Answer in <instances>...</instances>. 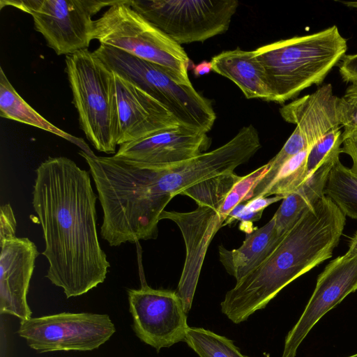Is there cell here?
Returning a JSON list of instances; mask_svg holds the SVG:
<instances>
[{
	"label": "cell",
	"instance_id": "cell-1",
	"mask_svg": "<svg viewBox=\"0 0 357 357\" xmlns=\"http://www.w3.org/2000/svg\"><path fill=\"white\" fill-rule=\"evenodd\" d=\"M97 197L89 174L66 157H50L36 170L32 204L41 225L46 278L67 298L102 283L110 266L96 229Z\"/></svg>",
	"mask_w": 357,
	"mask_h": 357
},
{
	"label": "cell",
	"instance_id": "cell-19",
	"mask_svg": "<svg viewBox=\"0 0 357 357\" xmlns=\"http://www.w3.org/2000/svg\"><path fill=\"white\" fill-rule=\"evenodd\" d=\"M0 116L63 137L86 153L93 152L82 138L71 135L55 126L30 106L11 84L2 67L0 68Z\"/></svg>",
	"mask_w": 357,
	"mask_h": 357
},
{
	"label": "cell",
	"instance_id": "cell-6",
	"mask_svg": "<svg viewBox=\"0 0 357 357\" xmlns=\"http://www.w3.org/2000/svg\"><path fill=\"white\" fill-rule=\"evenodd\" d=\"M93 52L111 71L161 103L181 126L205 133L212 128V103L192 85L181 84L160 66L112 47L100 44Z\"/></svg>",
	"mask_w": 357,
	"mask_h": 357
},
{
	"label": "cell",
	"instance_id": "cell-23",
	"mask_svg": "<svg viewBox=\"0 0 357 357\" xmlns=\"http://www.w3.org/2000/svg\"><path fill=\"white\" fill-rule=\"evenodd\" d=\"M342 128L331 130L310 149L307 157V173L311 176L324 159L335 149L340 148L342 140Z\"/></svg>",
	"mask_w": 357,
	"mask_h": 357
},
{
	"label": "cell",
	"instance_id": "cell-8",
	"mask_svg": "<svg viewBox=\"0 0 357 357\" xmlns=\"http://www.w3.org/2000/svg\"><path fill=\"white\" fill-rule=\"evenodd\" d=\"M129 5L179 45L204 42L227 31L236 0H129Z\"/></svg>",
	"mask_w": 357,
	"mask_h": 357
},
{
	"label": "cell",
	"instance_id": "cell-2",
	"mask_svg": "<svg viewBox=\"0 0 357 357\" xmlns=\"http://www.w3.org/2000/svg\"><path fill=\"white\" fill-rule=\"evenodd\" d=\"M268 169L266 163L245 176L225 173L202 181L181 195L193 199L197 208L189 212L163 211L159 220L169 219L178 227L185 245V259L177 294L188 313L192 304L202 265L209 245L225 225L234 208L245 202L251 190Z\"/></svg>",
	"mask_w": 357,
	"mask_h": 357
},
{
	"label": "cell",
	"instance_id": "cell-5",
	"mask_svg": "<svg viewBox=\"0 0 357 357\" xmlns=\"http://www.w3.org/2000/svg\"><path fill=\"white\" fill-rule=\"evenodd\" d=\"M93 38L160 66L181 84L192 85L183 48L134 10L129 0H117L94 20Z\"/></svg>",
	"mask_w": 357,
	"mask_h": 357
},
{
	"label": "cell",
	"instance_id": "cell-12",
	"mask_svg": "<svg viewBox=\"0 0 357 357\" xmlns=\"http://www.w3.org/2000/svg\"><path fill=\"white\" fill-rule=\"evenodd\" d=\"M110 89L116 145L181 125L161 103L112 71Z\"/></svg>",
	"mask_w": 357,
	"mask_h": 357
},
{
	"label": "cell",
	"instance_id": "cell-16",
	"mask_svg": "<svg viewBox=\"0 0 357 357\" xmlns=\"http://www.w3.org/2000/svg\"><path fill=\"white\" fill-rule=\"evenodd\" d=\"M283 236L278 233L272 217L266 225L249 233L238 248L228 250L220 245V261L238 282L262 264Z\"/></svg>",
	"mask_w": 357,
	"mask_h": 357
},
{
	"label": "cell",
	"instance_id": "cell-3",
	"mask_svg": "<svg viewBox=\"0 0 357 357\" xmlns=\"http://www.w3.org/2000/svg\"><path fill=\"white\" fill-rule=\"evenodd\" d=\"M347 42L336 25L255 50L263 68L271 102L284 103L319 85L346 55Z\"/></svg>",
	"mask_w": 357,
	"mask_h": 357
},
{
	"label": "cell",
	"instance_id": "cell-29",
	"mask_svg": "<svg viewBox=\"0 0 357 357\" xmlns=\"http://www.w3.org/2000/svg\"><path fill=\"white\" fill-rule=\"evenodd\" d=\"M211 70H212L211 62L206 61H203L193 68V73L197 77L208 74Z\"/></svg>",
	"mask_w": 357,
	"mask_h": 357
},
{
	"label": "cell",
	"instance_id": "cell-21",
	"mask_svg": "<svg viewBox=\"0 0 357 357\" xmlns=\"http://www.w3.org/2000/svg\"><path fill=\"white\" fill-rule=\"evenodd\" d=\"M184 341L199 357H248L232 340L203 328L189 327Z\"/></svg>",
	"mask_w": 357,
	"mask_h": 357
},
{
	"label": "cell",
	"instance_id": "cell-14",
	"mask_svg": "<svg viewBox=\"0 0 357 357\" xmlns=\"http://www.w3.org/2000/svg\"><path fill=\"white\" fill-rule=\"evenodd\" d=\"M207 133L181 125L119 146L116 158L146 166L164 167L199 155L208 149Z\"/></svg>",
	"mask_w": 357,
	"mask_h": 357
},
{
	"label": "cell",
	"instance_id": "cell-18",
	"mask_svg": "<svg viewBox=\"0 0 357 357\" xmlns=\"http://www.w3.org/2000/svg\"><path fill=\"white\" fill-rule=\"evenodd\" d=\"M340 149L331 152L298 190L282 199L273 216L275 227L281 236L296 224L306 209L325 196L328 175L335 162L340 158Z\"/></svg>",
	"mask_w": 357,
	"mask_h": 357
},
{
	"label": "cell",
	"instance_id": "cell-15",
	"mask_svg": "<svg viewBox=\"0 0 357 357\" xmlns=\"http://www.w3.org/2000/svg\"><path fill=\"white\" fill-rule=\"evenodd\" d=\"M0 247V313L20 321L30 319L27 294L39 255L37 248L25 237L6 240Z\"/></svg>",
	"mask_w": 357,
	"mask_h": 357
},
{
	"label": "cell",
	"instance_id": "cell-11",
	"mask_svg": "<svg viewBox=\"0 0 357 357\" xmlns=\"http://www.w3.org/2000/svg\"><path fill=\"white\" fill-rule=\"evenodd\" d=\"M128 297L132 328L141 341L158 352L185 340L187 313L176 291L144 284L129 289Z\"/></svg>",
	"mask_w": 357,
	"mask_h": 357
},
{
	"label": "cell",
	"instance_id": "cell-4",
	"mask_svg": "<svg viewBox=\"0 0 357 357\" xmlns=\"http://www.w3.org/2000/svg\"><path fill=\"white\" fill-rule=\"evenodd\" d=\"M314 265L309 242L295 232H287L269 257L226 293L222 312L234 324L245 321Z\"/></svg>",
	"mask_w": 357,
	"mask_h": 357
},
{
	"label": "cell",
	"instance_id": "cell-13",
	"mask_svg": "<svg viewBox=\"0 0 357 357\" xmlns=\"http://www.w3.org/2000/svg\"><path fill=\"white\" fill-rule=\"evenodd\" d=\"M357 290V255L347 252L330 261L319 275L303 313L287 333L282 357H296L303 341L317 322Z\"/></svg>",
	"mask_w": 357,
	"mask_h": 357
},
{
	"label": "cell",
	"instance_id": "cell-22",
	"mask_svg": "<svg viewBox=\"0 0 357 357\" xmlns=\"http://www.w3.org/2000/svg\"><path fill=\"white\" fill-rule=\"evenodd\" d=\"M310 149L298 153L284 165L264 197L275 195L284 198L298 190L309 178L307 164Z\"/></svg>",
	"mask_w": 357,
	"mask_h": 357
},
{
	"label": "cell",
	"instance_id": "cell-32",
	"mask_svg": "<svg viewBox=\"0 0 357 357\" xmlns=\"http://www.w3.org/2000/svg\"><path fill=\"white\" fill-rule=\"evenodd\" d=\"M347 357H357V353L355 354L351 355L349 356H347Z\"/></svg>",
	"mask_w": 357,
	"mask_h": 357
},
{
	"label": "cell",
	"instance_id": "cell-27",
	"mask_svg": "<svg viewBox=\"0 0 357 357\" xmlns=\"http://www.w3.org/2000/svg\"><path fill=\"white\" fill-rule=\"evenodd\" d=\"M340 152L351 158L352 166L350 169L357 176V130L342 140Z\"/></svg>",
	"mask_w": 357,
	"mask_h": 357
},
{
	"label": "cell",
	"instance_id": "cell-25",
	"mask_svg": "<svg viewBox=\"0 0 357 357\" xmlns=\"http://www.w3.org/2000/svg\"><path fill=\"white\" fill-rule=\"evenodd\" d=\"M16 219L11 206L5 204L0 207V243L16 237Z\"/></svg>",
	"mask_w": 357,
	"mask_h": 357
},
{
	"label": "cell",
	"instance_id": "cell-24",
	"mask_svg": "<svg viewBox=\"0 0 357 357\" xmlns=\"http://www.w3.org/2000/svg\"><path fill=\"white\" fill-rule=\"evenodd\" d=\"M340 100L343 140L357 130V82L350 84Z\"/></svg>",
	"mask_w": 357,
	"mask_h": 357
},
{
	"label": "cell",
	"instance_id": "cell-28",
	"mask_svg": "<svg viewBox=\"0 0 357 357\" xmlns=\"http://www.w3.org/2000/svg\"><path fill=\"white\" fill-rule=\"evenodd\" d=\"M283 197L280 196H275L271 198H266V197H259L255 199L247 202L245 203V205L242 210V211L238 214L237 216V218L243 214L248 213H258V212H263L264 209L266 208L270 204H272L275 202H277L281 199H282ZM236 218V220H237Z\"/></svg>",
	"mask_w": 357,
	"mask_h": 357
},
{
	"label": "cell",
	"instance_id": "cell-26",
	"mask_svg": "<svg viewBox=\"0 0 357 357\" xmlns=\"http://www.w3.org/2000/svg\"><path fill=\"white\" fill-rule=\"evenodd\" d=\"M342 79L347 83L357 82V53L346 54L339 65Z\"/></svg>",
	"mask_w": 357,
	"mask_h": 357
},
{
	"label": "cell",
	"instance_id": "cell-7",
	"mask_svg": "<svg viewBox=\"0 0 357 357\" xmlns=\"http://www.w3.org/2000/svg\"><path fill=\"white\" fill-rule=\"evenodd\" d=\"M66 72L79 123L86 139L98 151L114 153L111 70L93 52L79 51L66 56Z\"/></svg>",
	"mask_w": 357,
	"mask_h": 357
},
{
	"label": "cell",
	"instance_id": "cell-20",
	"mask_svg": "<svg viewBox=\"0 0 357 357\" xmlns=\"http://www.w3.org/2000/svg\"><path fill=\"white\" fill-rule=\"evenodd\" d=\"M324 194L346 216L357 220V176L340 158L330 171Z\"/></svg>",
	"mask_w": 357,
	"mask_h": 357
},
{
	"label": "cell",
	"instance_id": "cell-9",
	"mask_svg": "<svg viewBox=\"0 0 357 357\" xmlns=\"http://www.w3.org/2000/svg\"><path fill=\"white\" fill-rule=\"evenodd\" d=\"M117 0H1L4 6L30 14L35 29L56 54L66 56L87 50L93 38L92 17Z\"/></svg>",
	"mask_w": 357,
	"mask_h": 357
},
{
	"label": "cell",
	"instance_id": "cell-31",
	"mask_svg": "<svg viewBox=\"0 0 357 357\" xmlns=\"http://www.w3.org/2000/svg\"><path fill=\"white\" fill-rule=\"evenodd\" d=\"M347 7L357 8V1H340Z\"/></svg>",
	"mask_w": 357,
	"mask_h": 357
},
{
	"label": "cell",
	"instance_id": "cell-30",
	"mask_svg": "<svg viewBox=\"0 0 357 357\" xmlns=\"http://www.w3.org/2000/svg\"><path fill=\"white\" fill-rule=\"evenodd\" d=\"M348 252L357 255V231L351 238L349 243Z\"/></svg>",
	"mask_w": 357,
	"mask_h": 357
},
{
	"label": "cell",
	"instance_id": "cell-10",
	"mask_svg": "<svg viewBox=\"0 0 357 357\" xmlns=\"http://www.w3.org/2000/svg\"><path fill=\"white\" fill-rule=\"evenodd\" d=\"M116 328L106 314L60 312L20 321L17 334L38 353L89 351L113 335Z\"/></svg>",
	"mask_w": 357,
	"mask_h": 357
},
{
	"label": "cell",
	"instance_id": "cell-17",
	"mask_svg": "<svg viewBox=\"0 0 357 357\" xmlns=\"http://www.w3.org/2000/svg\"><path fill=\"white\" fill-rule=\"evenodd\" d=\"M211 62L212 70L232 81L246 98L270 101L265 73L255 50L224 51L214 56Z\"/></svg>",
	"mask_w": 357,
	"mask_h": 357
}]
</instances>
